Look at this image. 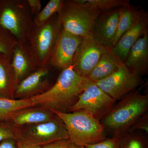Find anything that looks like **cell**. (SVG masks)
<instances>
[{"label":"cell","mask_w":148,"mask_h":148,"mask_svg":"<svg viewBox=\"0 0 148 148\" xmlns=\"http://www.w3.org/2000/svg\"><path fill=\"white\" fill-rule=\"evenodd\" d=\"M84 77L79 75L72 64L62 70L56 82L44 91L30 97L35 106L66 112L83 91Z\"/></svg>","instance_id":"obj_1"},{"label":"cell","mask_w":148,"mask_h":148,"mask_svg":"<svg viewBox=\"0 0 148 148\" xmlns=\"http://www.w3.org/2000/svg\"><path fill=\"white\" fill-rule=\"evenodd\" d=\"M148 95L135 90L123 98L101 120L105 128L117 137L129 130L139 118L147 113Z\"/></svg>","instance_id":"obj_2"},{"label":"cell","mask_w":148,"mask_h":148,"mask_svg":"<svg viewBox=\"0 0 148 148\" xmlns=\"http://www.w3.org/2000/svg\"><path fill=\"white\" fill-rule=\"evenodd\" d=\"M64 123L71 143L78 146L95 144L106 139L101 121L81 111L71 113L51 110Z\"/></svg>","instance_id":"obj_3"},{"label":"cell","mask_w":148,"mask_h":148,"mask_svg":"<svg viewBox=\"0 0 148 148\" xmlns=\"http://www.w3.org/2000/svg\"><path fill=\"white\" fill-rule=\"evenodd\" d=\"M27 0H0V28L18 42H28L34 27Z\"/></svg>","instance_id":"obj_4"},{"label":"cell","mask_w":148,"mask_h":148,"mask_svg":"<svg viewBox=\"0 0 148 148\" xmlns=\"http://www.w3.org/2000/svg\"><path fill=\"white\" fill-rule=\"evenodd\" d=\"M100 11L75 0L64 1L57 13L63 29L76 36L83 37L91 32Z\"/></svg>","instance_id":"obj_5"},{"label":"cell","mask_w":148,"mask_h":148,"mask_svg":"<svg viewBox=\"0 0 148 148\" xmlns=\"http://www.w3.org/2000/svg\"><path fill=\"white\" fill-rule=\"evenodd\" d=\"M61 29L57 13L44 24L34 27L28 42L38 69L47 67L49 65L52 51Z\"/></svg>","instance_id":"obj_6"},{"label":"cell","mask_w":148,"mask_h":148,"mask_svg":"<svg viewBox=\"0 0 148 148\" xmlns=\"http://www.w3.org/2000/svg\"><path fill=\"white\" fill-rule=\"evenodd\" d=\"M84 77L83 91L69 111H83L100 121L112 110L116 101L101 90L95 82Z\"/></svg>","instance_id":"obj_7"},{"label":"cell","mask_w":148,"mask_h":148,"mask_svg":"<svg viewBox=\"0 0 148 148\" xmlns=\"http://www.w3.org/2000/svg\"><path fill=\"white\" fill-rule=\"evenodd\" d=\"M15 132L16 140L34 145L43 146L58 140L69 139L64 123L56 115L49 121L32 125Z\"/></svg>","instance_id":"obj_8"},{"label":"cell","mask_w":148,"mask_h":148,"mask_svg":"<svg viewBox=\"0 0 148 148\" xmlns=\"http://www.w3.org/2000/svg\"><path fill=\"white\" fill-rule=\"evenodd\" d=\"M143 82L140 76L132 71L123 63L113 73L95 83L101 90L116 101L136 90Z\"/></svg>","instance_id":"obj_9"},{"label":"cell","mask_w":148,"mask_h":148,"mask_svg":"<svg viewBox=\"0 0 148 148\" xmlns=\"http://www.w3.org/2000/svg\"><path fill=\"white\" fill-rule=\"evenodd\" d=\"M108 48L91 32L82 37L72 64L75 71L82 76H86Z\"/></svg>","instance_id":"obj_10"},{"label":"cell","mask_w":148,"mask_h":148,"mask_svg":"<svg viewBox=\"0 0 148 148\" xmlns=\"http://www.w3.org/2000/svg\"><path fill=\"white\" fill-rule=\"evenodd\" d=\"M82 37L62 28L52 51L49 65L62 70L71 65Z\"/></svg>","instance_id":"obj_11"},{"label":"cell","mask_w":148,"mask_h":148,"mask_svg":"<svg viewBox=\"0 0 148 148\" xmlns=\"http://www.w3.org/2000/svg\"><path fill=\"white\" fill-rule=\"evenodd\" d=\"M148 14L141 10L138 18L132 27L111 49L113 53L122 62L124 63L132 46L148 31Z\"/></svg>","instance_id":"obj_12"},{"label":"cell","mask_w":148,"mask_h":148,"mask_svg":"<svg viewBox=\"0 0 148 148\" xmlns=\"http://www.w3.org/2000/svg\"><path fill=\"white\" fill-rule=\"evenodd\" d=\"M119 8L101 12L91 32L101 43L108 48L113 46L119 19Z\"/></svg>","instance_id":"obj_13"},{"label":"cell","mask_w":148,"mask_h":148,"mask_svg":"<svg viewBox=\"0 0 148 148\" xmlns=\"http://www.w3.org/2000/svg\"><path fill=\"white\" fill-rule=\"evenodd\" d=\"M11 64L18 83L38 69L29 42H17L12 56Z\"/></svg>","instance_id":"obj_14"},{"label":"cell","mask_w":148,"mask_h":148,"mask_svg":"<svg viewBox=\"0 0 148 148\" xmlns=\"http://www.w3.org/2000/svg\"><path fill=\"white\" fill-rule=\"evenodd\" d=\"M124 63L140 76L148 74V30L132 46Z\"/></svg>","instance_id":"obj_15"},{"label":"cell","mask_w":148,"mask_h":148,"mask_svg":"<svg viewBox=\"0 0 148 148\" xmlns=\"http://www.w3.org/2000/svg\"><path fill=\"white\" fill-rule=\"evenodd\" d=\"M49 67L48 66L39 68L17 84L14 96L22 97L31 95L35 92H40L47 84L45 78L48 75Z\"/></svg>","instance_id":"obj_16"},{"label":"cell","mask_w":148,"mask_h":148,"mask_svg":"<svg viewBox=\"0 0 148 148\" xmlns=\"http://www.w3.org/2000/svg\"><path fill=\"white\" fill-rule=\"evenodd\" d=\"M56 115L49 109L40 107L23 109L13 114L8 122L16 125H33L45 122L53 119Z\"/></svg>","instance_id":"obj_17"},{"label":"cell","mask_w":148,"mask_h":148,"mask_svg":"<svg viewBox=\"0 0 148 148\" xmlns=\"http://www.w3.org/2000/svg\"><path fill=\"white\" fill-rule=\"evenodd\" d=\"M123 63L113 53L111 49L108 48L97 65L85 77L92 82H98L114 73Z\"/></svg>","instance_id":"obj_18"},{"label":"cell","mask_w":148,"mask_h":148,"mask_svg":"<svg viewBox=\"0 0 148 148\" xmlns=\"http://www.w3.org/2000/svg\"><path fill=\"white\" fill-rule=\"evenodd\" d=\"M18 84L10 58L0 53V97L12 98Z\"/></svg>","instance_id":"obj_19"},{"label":"cell","mask_w":148,"mask_h":148,"mask_svg":"<svg viewBox=\"0 0 148 148\" xmlns=\"http://www.w3.org/2000/svg\"><path fill=\"white\" fill-rule=\"evenodd\" d=\"M140 11L139 9L134 7L130 4L120 8L117 30L113 47L116 44L122 36L132 27L138 18Z\"/></svg>","instance_id":"obj_20"},{"label":"cell","mask_w":148,"mask_h":148,"mask_svg":"<svg viewBox=\"0 0 148 148\" xmlns=\"http://www.w3.org/2000/svg\"><path fill=\"white\" fill-rule=\"evenodd\" d=\"M34 106L30 98L13 99L0 97V121L7 122L16 112Z\"/></svg>","instance_id":"obj_21"},{"label":"cell","mask_w":148,"mask_h":148,"mask_svg":"<svg viewBox=\"0 0 148 148\" xmlns=\"http://www.w3.org/2000/svg\"><path fill=\"white\" fill-rule=\"evenodd\" d=\"M64 0H50L38 13L34 16V24L36 27L45 23L53 15L58 13L64 5Z\"/></svg>","instance_id":"obj_22"},{"label":"cell","mask_w":148,"mask_h":148,"mask_svg":"<svg viewBox=\"0 0 148 148\" xmlns=\"http://www.w3.org/2000/svg\"><path fill=\"white\" fill-rule=\"evenodd\" d=\"M94 9L103 12L119 8L130 4L128 0H75Z\"/></svg>","instance_id":"obj_23"},{"label":"cell","mask_w":148,"mask_h":148,"mask_svg":"<svg viewBox=\"0 0 148 148\" xmlns=\"http://www.w3.org/2000/svg\"><path fill=\"white\" fill-rule=\"evenodd\" d=\"M116 137L118 138L119 148H146L145 140L133 131H127Z\"/></svg>","instance_id":"obj_24"},{"label":"cell","mask_w":148,"mask_h":148,"mask_svg":"<svg viewBox=\"0 0 148 148\" xmlns=\"http://www.w3.org/2000/svg\"><path fill=\"white\" fill-rule=\"evenodd\" d=\"M17 41L9 32L0 28V53L11 59Z\"/></svg>","instance_id":"obj_25"},{"label":"cell","mask_w":148,"mask_h":148,"mask_svg":"<svg viewBox=\"0 0 148 148\" xmlns=\"http://www.w3.org/2000/svg\"><path fill=\"white\" fill-rule=\"evenodd\" d=\"M9 139L16 140L15 132L7 122L0 121V143Z\"/></svg>","instance_id":"obj_26"},{"label":"cell","mask_w":148,"mask_h":148,"mask_svg":"<svg viewBox=\"0 0 148 148\" xmlns=\"http://www.w3.org/2000/svg\"><path fill=\"white\" fill-rule=\"evenodd\" d=\"M86 148H119L118 138L114 136L112 138L105 140L90 145H86Z\"/></svg>","instance_id":"obj_27"},{"label":"cell","mask_w":148,"mask_h":148,"mask_svg":"<svg viewBox=\"0 0 148 148\" xmlns=\"http://www.w3.org/2000/svg\"><path fill=\"white\" fill-rule=\"evenodd\" d=\"M136 130H142L148 134V114L146 113L140 117L135 123L130 127L128 131H133Z\"/></svg>","instance_id":"obj_28"},{"label":"cell","mask_w":148,"mask_h":148,"mask_svg":"<svg viewBox=\"0 0 148 148\" xmlns=\"http://www.w3.org/2000/svg\"><path fill=\"white\" fill-rule=\"evenodd\" d=\"M27 1L33 16L38 13L41 10V1L40 0H27Z\"/></svg>","instance_id":"obj_29"},{"label":"cell","mask_w":148,"mask_h":148,"mask_svg":"<svg viewBox=\"0 0 148 148\" xmlns=\"http://www.w3.org/2000/svg\"><path fill=\"white\" fill-rule=\"evenodd\" d=\"M70 142L69 139L56 141L43 146L42 148H68Z\"/></svg>","instance_id":"obj_30"},{"label":"cell","mask_w":148,"mask_h":148,"mask_svg":"<svg viewBox=\"0 0 148 148\" xmlns=\"http://www.w3.org/2000/svg\"><path fill=\"white\" fill-rule=\"evenodd\" d=\"M14 139H6L0 143V148H17Z\"/></svg>","instance_id":"obj_31"},{"label":"cell","mask_w":148,"mask_h":148,"mask_svg":"<svg viewBox=\"0 0 148 148\" xmlns=\"http://www.w3.org/2000/svg\"><path fill=\"white\" fill-rule=\"evenodd\" d=\"M16 146L17 148H42L41 146L29 145L22 142L21 140H16Z\"/></svg>","instance_id":"obj_32"},{"label":"cell","mask_w":148,"mask_h":148,"mask_svg":"<svg viewBox=\"0 0 148 148\" xmlns=\"http://www.w3.org/2000/svg\"><path fill=\"white\" fill-rule=\"evenodd\" d=\"M68 148H86L84 146H78L75 145L73 143H70Z\"/></svg>","instance_id":"obj_33"}]
</instances>
